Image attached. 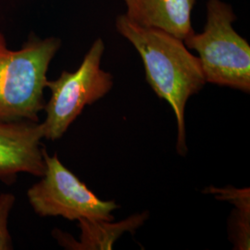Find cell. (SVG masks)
I'll use <instances>...</instances> for the list:
<instances>
[{
  "instance_id": "obj_8",
  "label": "cell",
  "mask_w": 250,
  "mask_h": 250,
  "mask_svg": "<svg viewBox=\"0 0 250 250\" xmlns=\"http://www.w3.org/2000/svg\"><path fill=\"white\" fill-rule=\"evenodd\" d=\"M148 213L134 214L122 222L110 224V221L79 220L81 234L79 240L61 230L52 232L54 238L66 250H112L113 244L125 232H134L147 219Z\"/></svg>"
},
{
  "instance_id": "obj_4",
  "label": "cell",
  "mask_w": 250,
  "mask_h": 250,
  "mask_svg": "<svg viewBox=\"0 0 250 250\" xmlns=\"http://www.w3.org/2000/svg\"><path fill=\"white\" fill-rule=\"evenodd\" d=\"M105 44L98 38L84 55L75 72L64 71L54 81L47 80L50 99L45 102V119L41 123L44 138L58 140L68 131L86 106L104 98L113 86V76L101 69Z\"/></svg>"
},
{
  "instance_id": "obj_2",
  "label": "cell",
  "mask_w": 250,
  "mask_h": 250,
  "mask_svg": "<svg viewBox=\"0 0 250 250\" xmlns=\"http://www.w3.org/2000/svg\"><path fill=\"white\" fill-rule=\"evenodd\" d=\"M62 41L31 36L18 50L9 49L0 33V122L39 123L44 110L46 73Z\"/></svg>"
},
{
  "instance_id": "obj_6",
  "label": "cell",
  "mask_w": 250,
  "mask_h": 250,
  "mask_svg": "<svg viewBox=\"0 0 250 250\" xmlns=\"http://www.w3.org/2000/svg\"><path fill=\"white\" fill-rule=\"evenodd\" d=\"M41 123L0 122V181L16 182L20 173L41 177L45 171Z\"/></svg>"
},
{
  "instance_id": "obj_9",
  "label": "cell",
  "mask_w": 250,
  "mask_h": 250,
  "mask_svg": "<svg viewBox=\"0 0 250 250\" xmlns=\"http://www.w3.org/2000/svg\"><path fill=\"white\" fill-rule=\"evenodd\" d=\"M205 193H210L219 200L232 203L235 209L232 211L229 224L230 239L235 250H249L250 246V188H206Z\"/></svg>"
},
{
  "instance_id": "obj_10",
  "label": "cell",
  "mask_w": 250,
  "mask_h": 250,
  "mask_svg": "<svg viewBox=\"0 0 250 250\" xmlns=\"http://www.w3.org/2000/svg\"><path fill=\"white\" fill-rule=\"evenodd\" d=\"M15 203L16 197L14 194L8 192L0 194V250L14 249L9 232V219Z\"/></svg>"
},
{
  "instance_id": "obj_1",
  "label": "cell",
  "mask_w": 250,
  "mask_h": 250,
  "mask_svg": "<svg viewBox=\"0 0 250 250\" xmlns=\"http://www.w3.org/2000/svg\"><path fill=\"white\" fill-rule=\"evenodd\" d=\"M117 31L126 38L143 61L146 79L155 94L167 101L177 121L176 150L188 151L185 111L188 99L206 84L198 57L190 53L184 40L155 28L140 26L125 16L116 19Z\"/></svg>"
},
{
  "instance_id": "obj_5",
  "label": "cell",
  "mask_w": 250,
  "mask_h": 250,
  "mask_svg": "<svg viewBox=\"0 0 250 250\" xmlns=\"http://www.w3.org/2000/svg\"><path fill=\"white\" fill-rule=\"evenodd\" d=\"M44 174L27 190V198L40 217H62L69 221L112 222L119 208L115 201L101 200L58 158L44 152Z\"/></svg>"
},
{
  "instance_id": "obj_7",
  "label": "cell",
  "mask_w": 250,
  "mask_h": 250,
  "mask_svg": "<svg viewBox=\"0 0 250 250\" xmlns=\"http://www.w3.org/2000/svg\"><path fill=\"white\" fill-rule=\"evenodd\" d=\"M125 16L140 26L167 32L182 40L194 33L191 14L196 0H125Z\"/></svg>"
},
{
  "instance_id": "obj_3",
  "label": "cell",
  "mask_w": 250,
  "mask_h": 250,
  "mask_svg": "<svg viewBox=\"0 0 250 250\" xmlns=\"http://www.w3.org/2000/svg\"><path fill=\"white\" fill-rule=\"evenodd\" d=\"M236 20L232 6L208 0L204 31L188 36L184 43L194 49L206 83L250 92V45L232 26Z\"/></svg>"
}]
</instances>
